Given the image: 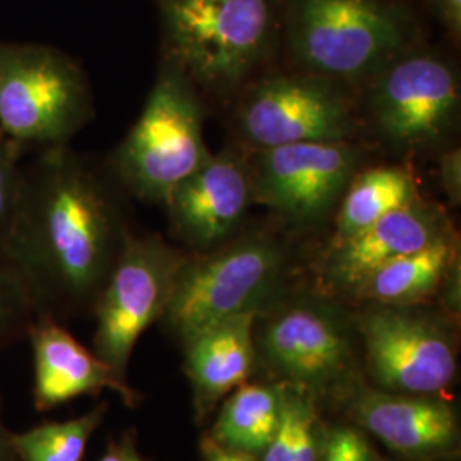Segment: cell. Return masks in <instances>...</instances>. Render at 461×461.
<instances>
[{"mask_svg": "<svg viewBox=\"0 0 461 461\" xmlns=\"http://www.w3.org/2000/svg\"><path fill=\"white\" fill-rule=\"evenodd\" d=\"M122 194L108 166L70 144L40 149L24 163L4 247L30 285L38 316L62 323L95 308L131 232Z\"/></svg>", "mask_w": 461, "mask_h": 461, "instance_id": "cell-1", "label": "cell"}, {"mask_svg": "<svg viewBox=\"0 0 461 461\" xmlns=\"http://www.w3.org/2000/svg\"><path fill=\"white\" fill-rule=\"evenodd\" d=\"M163 60L228 93L262 64L277 32L276 0H156Z\"/></svg>", "mask_w": 461, "mask_h": 461, "instance_id": "cell-2", "label": "cell"}, {"mask_svg": "<svg viewBox=\"0 0 461 461\" xmlns=\"http://www.w3.org/2000/svg\"><path fill=\"white\" fill-rule=\"evenodd\" d=\"M285 24L297 62L333 83L373 79L413 36L411 16L386 0H291Z\"/></svg>", "mask_w": 461, "mask_h": 461, "instance_id": "cell-3", "label": "cell"}, {"mask_svg": "<svg viewBox=\"0 0 461 461\" xmlns=\"http://www.w3.org/2000/svg\"><path fill=\"white\" fill-rule=\"evenodd\" d=\"M202 131L195 86L178 67L161 60L146 104L108 167L125 194L165 205L211 156Z\"/></svg>", "mask_w": 461, "mask_h": 461, "instance_id": "cell-4", "label": "cell"}, {"mask_svg": "<svg viewBox=\"0 0 461 461\" xmlns=\"http://www.w3.org/2000/svg\"><path fill=\"white\" fill-rule=\"evenodd\" d=\"M95 116L83 66L64 50L0 41V129L24 148L67 146Z\"/></svg>", "mask_w": 461, "mask_h": 461, "instance_id": "cell-5", "label": "cell"}, {"mask_svg": "<svg viewBox=\"0 0 461 461\" xmlns=\"http://www.w3.org/2000/svg\"><path fill=\"white\" fill-rule=\"evenodd\" d=\"M282 264L279 243L264 234L241 238L197 260L185 258L163 318L186 342L234 314L257 312Z\"/></svg>", "mask_w": 461, "mask_h": 461, "instance_id": "cell-6", "label": "cell"}, {"mask_svg": "<svg viewBox=\"0 0 461 461\" xmlns=\"http://www.w3.org/2000/svg\"><path fill=\"white\" fill-rule=\"evenodd\" d=\"M183 260L159 236L129 232L93 308L95 354L120 378L142 333L163 318Z\"/></svg>", "mask_w": 461, "mask_h": 461, "instance_id": "cell-7", "label": "cell"}, {"mask_svg": "<svg viewBox=\"0 0 461 461\" xmlns=\"http://www.w3.org/2000/svg\"><path fill=\"white\" fill-rule=\"evenodd\" d=\"M460 81L432 51L405 50L373 77L369 113L379 135L400 150L434 148L455 125Z\"/></svg>", "mask_w": 461, "mask_h": 461, "instance_id": "cell-8", "label": "cell"}, {"mask_svg": "<svg viewBox=\"0 0 461 461\" xmlns=\"http://www.w3.org/2000/svg\"><path fill=\"white\" fill-rule=\"evenodd\" d=\"M361 161L363 152L348 140L264 149L249 169L253 202L291 226H313L339 205Z\"/></svg>", "mask_w": 461, "mask_h": 461, "instance_id": "cell-9", "label": "cell"}, {"mask_svg": "<svg viewBox=\"0 0 461 461\" xmlns=\"http://www.w3.org/2000/svg\"><path fill=\"white\" fill-rule=\"evenodd\" d=\"M249 146L280 148L301 142L348 140L354 115L337 83L318 76H277L255 84L238 110Z\"/></svg>", "mask_w": 461, "mask_h": 461, "instance_id": "cell-10", "label": "cell"}, {"mask_svg": "<svg viewBox=\"0 0 461 461\" xmlns=\"http://www.w3.org/2000/svg\"><path fill=\"white\" fill-rule=\"evenodd\" d=\"M361 331L371 369L383 386L432 395L455 378V352L445 333L426 318L381 304L364 314Z\"/></svg>", "mask_w": 461, "mask_h": 461, "instance_id": "cell-11", "label": "cell"}, {"mask_svg": "<svg viewBox=\"0 0 461 461\" xmlns=\"http://www.w3.org/2000/svg\"><path fill=\"white\" fill-rule=\"evenodd\" d=\"M253 202L251 173L232 152L209 156L180 183L165 207L176 234L188 245L212 248L228 241L241 226Z\"/></svg>", "mask_w": 461, "mask_h": 461, "instance_id": "cell-12", "label": "cell"}, {"mask_svg": "<svg viewBox=\"0 0 461 461\" xmlns=\"http://www.w3.org/2000/svg\"><path fill=\"white\" fill-rule=\"evenodd\" d=\"M33 352V407L49 412L74 398L112 390L132 405L135 392L60 323L38 316L26 337Z\"/></svg>", "mask_w": 461, "mask_h": 461, "instance_id": "cell-13", "label": "cell"}, {"mask_svg": "<svg viewBox=\"0 0 461 461\" xmlns=\"http://www.w3.org/2000/svg\"><path fill=\"white\" fill-rule=\"evenodd\" d=\"M446 234L443 214L417 198L357 236L337 243L330 258V276L339 285L354 291L379 267L429 247Z\"/></svg>", "mask_w": 461, "mask_h": 461, "instance_id": "cell-14", "label": "cell"}, {"mask_svg": "<svg viewBox=\"0 0 461 461\" xmlns=\"http://www.w3.org/2000/svg\"><path fill=\"white\" fill-rule=\"evenodd\" d=\"M268 359L291 378L321 384L346 371L348 342L340 323L321 308L296 306L274 318L262 337Z\"/></svg>", "mask_w": 461, "mask_h": 461, "instance_id": "cell-15", "label": "cell"}, {"mask_svg": "<svg viewBox=\"0 0 461 461\" xmlns=\"http://www.w3.org/2000/svg\"><path fill=\"white\" fill-rule=\"evenodd\" d=\"M356 412L371 434L407 456L445 451L458 432L451 407L429 396L371 393L357 402Z\"/></svg>", "mask_w": 461, "mask_h": 461, "instance_id": "cell-16", "label": "cell"}, {"mask_svg": "<svg viewBox=\"0 0 461 461\" xmlns=\"http://www.w3.org/2000/svg\"><path fill=\"white\" fill-rule=\"evenodd\" d=\"M255 316L257 312L234 314L185 342L188 371L202 393L224 395L247 379L253 363Z\"/></svg>", "mask_w": 461, "mask_h": 461, "instance_id": "cell-17", "label": "cell"}, {"mask_svg": "<svg viewBox=\"0 0 461 461\" xmlns=\"http://www.w3.org/2000/svg\"><path fill=\"white\" fill-rule=\"evenodd\" d=\"M458 251L449 234L429 247L379 267L354 289L357 296L383 306H407L430 296Z\"/></svg>", "mask_w": 461, "mask_h": 461, "instance_id": "cell-18", "label": "cell"}, {"mask_svg": "<svg viewBox=\"0 0 461 461\" xmlns=\"http://www.w3.org/2000/svg\"><path fill=\"white\" fill-rule=\"evenodd\" d=\"M417 198H420L417 183L400 166H375L357 171L339 202L335 245L357 236L381 217Z\"/></svg>", "mask_w": 461, "mask_h": 461, "instance_id": "cell-19", "label": "cell"}, {"mask_svg": "<svg viewBox=\"0 0 461 461\" xmlns=\"http://www.w3.org/2000/svg\"><path fill=\"white\" fill-rule=\"evenodd\" d=\"M285 392L279 386H245L230 396L215 424V441L243 455L264 453L279 428Z\"/></svg>", "mask_w": 461, "mask_h": 461, "instance_id": "cell-20", "label": "cell"}, {"mask_svg": "<svg viewBox=\"0 0 461 461\" xmlns=\"http://www.w3.org/2000/svg\"><path fill=\"white\" fill-rule=\"evenodd\" d=\"M106 412L101 403L91 412L62 422H47L13 432V446L19 461H83L91 436Z\"/></svg>", "mask_w": 461, "mask_h": 461, "instance_id": "cell-21", "label": "cell"}, {"mask_svg": "<svg viewBox=\"0 0 461 461\" xmlns=\"http://www.w3.org/2000/svg\"><path fill=\"white\" fill-rule=\"evenodd\" d=\"M38 318L30 285L0 245V350L24 340Z\"/></svg>", "mask_w": 461, "mask_h": 461, "instance_id": "cell-22", "label": "cell"}, {"mask_svg": "<svg viewBox=\"0 0 461 461\" xmlns=\"http://www.w3.org/2000/svg\"><path fill=\"white\" fill-rule=\"evenodd\" d=\"M26 149L0 129V245L5 243L16 215Z\"/></svg>", "mask_w": 461, "mask_h": 461, "instance_id": "cell-23", "label": "cell"}, {"mask_svg": "<svg viewBox=\"0 0 461 461\" xmlns=\"http://www.w3.org/2000/svg\"><path fill=\"white\" fill-rule=\"evenodd\" d=\"M321 461H373L369 445L354 429H335L330 432Z\"/></svg>", "mask_w": 461, "mask_h": 461, "instance_id": "cell-24", "label": "cell"}, {"mask_svg": "<svg viewBox=\"0 0 461 461\" xmlns=\"http://www.w3.org/2000/svg\"><path fill=\"white\" fill-rule=\"evenodd\" d=\"M294 409V456L293 461H316L314 417L310 405L293 396Z\"/></svg>", "mask_w": 461, "mask_h": 461, "instance_id": "cell-25", "label": "cell"}, {"mask_svg": "<svg viewBox=\"0 0 461 461\" xmlns=\"http://www.w3.org/2000/svg\"><path fill=\"white\" fill-rule=\"evenodd\" d=\"M264 461H293L294 456V409L293 396L285 393L279 428L264 449Z\"/></svg>", "mask_w": 461, "mask_h": 461, "instance_id": "cell-26", "label": "cell"}, {"mask_svg": "<svg viewBox=\"0 0 461 461\" xmlns=\"http://www.w3.org/2000/svg\"><path fill=\"white\" fill-rule=\"evenodd\" d=\"M439 183L451 205L461 202V152L460 148L449 149L439 159Z\"/></svg>", "mask_w": 461, "mask_h": 461, "instance_id": "cell-27", "label": "cell"}, {"mask_svg": "<svg viewBox=\"0 0 461 461\" xmlns=\"http://www.w3.org/2000/svg\"><path fill=\"white\" fill-rule=\"evenodd\" d=\"M438 21L456 40L461 36V0H429Z\"/></svg>", "mask_w": 461, "mask_h": 461, "instance_id": "cell-28", "label": "cell"}, {"mask_svg": "<svg viewBox=\"0 0 461 461\" xmlns=\"http://www.w3.org/2000/svg\"><path fill=\"white\" fill-rule=\"evenodd\" d=\"M98 461H148L135 449L131 441H120L108 446L104 455Z\"/></svg>", "mask_w": 461, "mask_h": 461, "instance_id": "cell-29", "label": "cell"}, {"mask_svg": "<svg viewBox=\"0 0 461 461\" xmlns=\"http://www.w3.org/2000/svg\"><path fill=\"white\" fill-rule=\"evenodd\" d=\"M0 461H19L13 446V430L5 426L0 407Z\"/></svg>", "mask_w": 461, "mask_h": 461, "instance_id": "cell-30", "label": "cell"}, {"mask_svg": "<svg viewBox=\"0 0 461 461\" xmlns=\"http://www.w3.org/2000/svg\"><path fill=\"white\" fill-rule=\"evenodd\" d=\"M202 447H203L205 461H236L234 451L219 445L215 439L205 441Z\"/></svg>", "mask_w": 461, "mask_h": 461, "instance_id": "cell-31", "label": "cell"}, {"mask_svg": "<svg viewBox=\"0 0 461 461\" xmlns=\"http://www.w3.org/2000/svg\"><path fill=\"white\" fill-rule=\"evenodd\" d=\"M234 455H236V461H251L249 460V455H243V453H236V451H234Z\"/></svg>", "mask_w": 461, "mask_h": 461, "instance_id": "cell-32", "label": "cell"}]
</instances>
